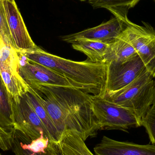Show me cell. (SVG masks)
<instances>
[{"mask_svg": "<svg viewBox=\"0 0 155 155\" xmlns=\"http://www.w3.org/2000/svg\"><path fill=\"white\" fill-rule=\"evenodd\" d=\"M62 155H95L77 133L69 131L61 137L58 145Z\"/></svg>", "mask_w": 155, "mask_h": 155, "instance_id": "9a60e30c", "label": "cell"}, {"mask_svg": "<svg viewBox=\"0 0 155 155\" xmlns=\"http://www.w3.org/2000/svg\"><path fill=\"white\" fill-rule=\"evenodd\" d=\"M13 99L0 75V126L8 133H14Z\"/></svg>", "mask_w": 155, "mask_h": 155, "instance_id": "2e32d148", "label": "cell"}, {"mask_svg": "<svg viewBox=\"0 0 155 155\" xmlns=\"http://www.w3.org/2000/svg\"><path fill=\"white\" fill-rule=\"evenodd\" d=\"M31 87L61 137L69 131L77 133L84 141L96 136L100 128L93 111L91 95L73 86L38 84Z\"/></svg>", "mask_w": 155, "mask_h": 155, "instance_id": "6da1fadb", "label": "cell"}, {"mask_svg": "<svg viewBox=\"0 0 155 155\" xmlns=\"http://www.w3.org/2000/svg\"><path fill=\"white\" fill-rule=\"evenodd\" d=\"M141 0H89V4L94 9L103 8L110 11L114 16L127 17L128 10L134 7Z\"/></svg>", "mask_w": 155, "mask_h": 155, "instance_id": "ac0fdd59", "label": "cell"}, {"mask_svg": "<svg viewBox=\"0 0 155 155\" xmlns=\"http://www.w3.org/2000/svg\"><path fill=\"white\" fill-rule=\"evenodd\" d=\"M5 14L15 49L23 52L37 48L27 31L15 0H3Z\"/></svg>", "mask_w": 155, "mask_h": 155, "instance_id": "30bf717a", "label": "cell"}, {"mask_svg": "<svg viewBox=\"0 0 155 155\" xmlns=\"http://www.w3.org/2000/svg\"><path fill=\"white\" fill-rule=\"evenodd\" d=\"M59 153H60V152H59ZM58 153H58H57L55 154V155H62L61 153Z\"/></svg>", "mask_w": 155, "mask_h": 155, "instance_id": "484cf974", "label": "cell"}, {"mask_svg": "<svg viewBox=\"0 0 155 155\" xmlns=\"http://www.w3.org/2000/svg\"><path fill=\"white\" fill-rule=\"evenodd\" d=\"M94 114L100 130H117L127 132L142 126L135 115L127 108L116 104L102 97L91 95Z\"/></svg>", "mask_w": 155, "mask_h": 155, "instance_id": "277c9868", "label": "cell"}, {"mask_svg": "<svg viewBox=\"0 0 155 155\" xmlns=\"http://www.w3.org/2000/svg\"><path fill=\"white\" fill-rule=\"evenodd\" d=\"M151 143L155 145V106L152 105L142 121Z\"/></svg>", "mask_w": 155, "mask_h": 155, "instance_id": "7402d4cb", "label": "cell"}, {"mask_svg": "<svg viewBox=\"0 0 155 155\" xmlns=\"http://www.w3.org/2000/svg\"><path fill=\"white\" fill-rule=\"evenodd\" d=\"M17 53L20 57L19 73L30 87L38 84L73 86L67 78L61 74L44 65L28 61Z\"/></svg>", "mask_w": 155, "mask_h": 155, "instance_id": "9c48e42d", "label": "cell"}, {"mask_svg": "<svg viewBox=\"0 0 155 155\" xmlns=\"http://www.w3.org/2000/svg\"><path fill=\"white\" fill-rule=\"evenodd\" d=\"M0 155H2L0 154Z\"/></svg>", "mask_w": 155, "mask_h": 155, "instance_id": "f1b7e54d", "label": "cell"}, {"mask_svg": "<svg viewBox=\"0 0 155 155\" xmlns=\"http://www.w3.org/2000/svg\"><path fill=\"white\" fill-rule=\"evenodd\" d=\"M12 99L14 130L20 141L30 143L41 134L50 140L49 133L29 103L25 94L17 99Z\"/></svg>", "mask_w": 155, "mask_h": 155, "instance_id": "5b68a950", "label": "cell"}, {"mask_svg": "<svg viewBox=\"0 0 155 155\" xmlns=\"http://www.w3.org/2000/svg\"><path fill=\"white\" fill-rule=\"evenodd\" d=\"M81 1H89V0H80Z\"/></svg>", "mask_w": 155, "mask_h": 155, "instance_id": "4316f807", "label": "cell"}, {"mask_svg": "<svg viewBox=\"0 0 155 155\" xmlns=\"http://www.w3.org/2000/svg\"><path fill=\"white\" fill-rule=\"evenodd\" d=\"M142 22L143 25H138L129 20L123 34L155 78V28L148 23Z\"/></svg>", "mask_w": 155, "mask_h": 155, "instance_id": "8992f818", "label": "cell"}, {"mask_svg": "<svg viewBox=\"0 0 155 155\" xmlns=\"http://www.w3.org/2000/svg\"><path fill=\"white\" fill-rule=\"evenodd\" d=\"M155 80L145 69L136 79L119 91L102 97L132 111L141 122L153 105Z\"/></svg>", "mask_w": 155, "mask_h": 155, "instance_id": "3957f363", "label": "cell"}, {"mask_svg": "<svg viewBox=\"0 0 155 155\" xmlns=\"http://www.w3.org/2000/svg\"><path fill=\"white\" fill-rule=\"evenodd\" d=\"M14 133H8L0 126V149L3 151L12 149Z\"/></svg>", "mask_w": 155, "mask_h": 155, "instance_id": "603a6c76", "label": "cell"}, {"mask_svg": "<svg viewBox=\"0 0 155 155\" xmlns=\"http://www.w3.org/2000/svg\"><path fill=\"white\" fill-rule=\"evenodd\" d=\"M25 95L29 103L41 120L49 133L50 142L58 145L61 139V135L48 112L41 103L34 90L30 86L29 91L25 94Z\"/></svg>", "mask_w": 155, "mask_h": 155, "instance_id": "4fadbf2b", "label": "cell"}, {"mask_svg": "<svg viewBox=\"0 0 155 155\" xmlns=\"http://www.w3.org/2000/svg\"><path fill=\"white\" fill-rule=\"evenodd\" d=\"M129 21L127 17L121 18L114 16L98 26L64 35L61 38L62 41L70 43H73L78 40H88L111 44L125 29Z\"/></svg>", "mask_w": 155, "mask_h": 155, "instance_id": "ba28073f", "label": "cell"}, {"mask_svg": "<svg viewBox=\"0 0 155 155\" xmlns=\"http://www.w3.org/2000/svg\"><path fill=\"white\" fill-rule=\"evenodd\" d=\"M94 151L95 155H155V145L117 141L104 136Z\"/></svg>", "mask_w": 155, "mask_h": 155, "instance_id": "8fae6325", "label": "cell"}, {"mask_svg": "<svg viewBox=\"0 0 155 155\" xmlns=\"http://www.w3.org/2000/svg\"><path fill=\"white\" fill-rule=\"evenodd\" d=\"M3 43L0 40V51H1V48H2V46L3 45Z\"/></svg>", "mask_w": 155, "mask_h": 155, "instance_id": "d4e9b609", "label": "cell"}, {"mask_svg": "<svg viewBox=\"0 0 155 155\" xmlns=\"http://www.w3.org/2000/svg\"><path fill=\"white\" fill-rule=\"evenodd\" d=\"M50 143V139L41 134L40 137L32 140L30 143H24L20 141V145L24 150L35 153H41L46 152Z\"/></svg>", "mask_w": 155, "mask_h": 155, "instance_id": "ffe728a7", "label": "cell"}, {"mask_svg": "<svg viewBox=\"0 0 155 155\" xmlns=\"http://www.w3.org/2000/svg\"><path fill=\"white\" fill-rule=\"evenodd\" d=\"M137 54L136 51L127 40L123 32L110 44L106 64L110 62H122Z\"/></svg>", "mask_w": 155, "mask_h": 155, "instance_id": "e0dca14e", "label": "cell"}, {"mask_svg": "<svg viewBox=\"0 0 155 155\" xmlns=\"http://www.w3.org/2000/svg\"><path fill=\"white\" fill-rule=\"evenodd\" d=\"M0 40L6 46L15 50L9 29L3 0H0Z\"/></svg>", "mask_w": 155, "mask_h": 155, "instance_id": "d6986e66", "label": "cell"}, {"mask_svg": "<svg viewBox=\"0 0 155 155\" xmlns=\"http://www.w3.org/2000/svg\"><path fill=\"white\" fill-rule=\"evenodd\" d=\"M153 105L155 106V82L154 87V92L153 100Z\"/></svg>", "mask_w": 155, "mask_h": 155, "instance_id": "cb8c5ba5", "label": "cell"}, {"mask_svg": "<svg viewBox=\"0 0 155 155\" xmlns=\"http://www.w3.org/2000/svg\"><path fill=\"white\" fill-rule=\"evenodd\" d=\"M74 49L87 56L90 61L106 63L110 44L88 40H79L73 43Z\"/></svg>", "mask_w": 155, "mask_h": 155, "instance_id": "5bb4252c", "label": "cell"}, {"mask_svg": "<svg viewBox=\"0 0 155 155\" xmlns=\"http://www.w3.org/2000/svg\"><path fill=\"white\" fill-rule=\"evenodd\" d=\"M153 1L155 2V0H153Z\"/></svg>", "mask_w": 155, "mask_h": 155, "instance_id": "83f0119b", "label": "cell"}, {"mask_svg": "<svg viewBox=\"0 0 155 155\" xmlns=\"http://www.w3.org/2000/svg\"><path fill=\"white\" fill-rule=\"evenodd\" d=\"M12 150L15 155H55L59 151L58 145L54 143H50L49 147L45 153H35L24 150L20 145V140L17 135L14 132L13 140Z\"/></svg>", "mask_w": 155, "mask_h": 155, "instance_id": "44dd1931", "label": "cell"}, {"mask_svg": "<svg viewBox=\"0 0 155 155\" xmlns=\"http://www.w3.org/2000/svg\"><path fill=\"white\" fill-rule=\"evenodd\" d=\"M0 75L12 99H17L29 91V85L20 75L19 70L0 65Z\"/></svg>", "mask_w": 155, "mask_h": 155, "instance_id": "7c38bea8", "label": "cell"}, {"mask_svg": "<svg viewBox=\"0 0 155 155\" xmlns=\"http://www.w3.org/2000/svg\"><path fill=\"white\" fill-rule=\"evenodd\" d=\"M107 64L105 93L104 96L112 94L124 88L146 69L137 54L125 61L110 62Z\"/></svg>", "mask_w": 155, "mask_h": 155, "instance_id": "52a82bcc", "label": "cell"}, {"mask_svg": "<svg viewBox=\"0 0 155 155\" xmlns=\"http://www.w3.org/2000/svg\"><path fill=\"white\" fill-rule=\"evenodd\" d=\"M19 53L28 61L44 65L61 74L73 86L85 93L96 97L105 94L107 64L89 61H74L51 54L38 46L34 50Z\"/></svg>", "mask_w": 155, "mask_h": 155, "instance_id": "7a4b0ae2", "label": "cell"}]
</instances>
